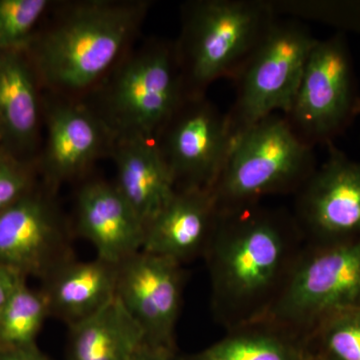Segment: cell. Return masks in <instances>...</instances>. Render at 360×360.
<instances>
[{
  "mask_svg": "<svg viewBox=\"0 0 360 360\" xmlns=\"http://www.w3.org/2000/svg\"><path fill=\"white\" fill-rule=\"evenodd\" d=\"M295 219L255 205L217 210L206 245L212 302L231 329L262 321L300 253Z\"/></svg>",
  "mask_w": 360,
  "mask_h": 360,
  "instance_id": "1",
  "label": "cell"
},
{
  "mask_svg": "<svg viewBox=\"0 0 360 360\" xmlns=\"http://www.w3.org/2000/svg\"><path fill=\"white\" fill-rule=\"evenodd\" d=\"M148 6L146 1L110 0L68 6L25 51L35 75L56 91L94 86L122 60Z\"/></svg>",
  "mask_w": 360,
  "mask_h": 360,
  "instance_id": "2",
  "label": "cell"
},
{
  "mask_svg": "<svg viewBox=\"0 0 360 360\" xmlns=\"http://www.w3.org/2000/svg\"><path fill=\"white\" fill-rule=\"evenodd\" d=\"M276 18L264 0L186 2L174 44L186 96H205L213 82L232 79Z\"/></svg>",
  "mask_w": 360,
  "mask_h": 360,
  "instance_id": "3",
  "label": "cell"
},
{
  "mask_svg": "<svg viewBox=\"0 0 360 360\" xmlns=\"http://www.w3.org/2000/svg\"><path fill=\"white\" fill-rule=\"evenodd\" d=\"M316 167L314 148L276 113L234 137L212 198L219 210L255 205L269 194L300 188Z\"/></svg>",
  "mask_w": 360,
  "mask_h": 360,
  "instance_id": "4",
  "label": "cell"
},
{
  "mask_svg": "<svg viewBox=\"0 0 360 360\" xmlns=\"http://www.w3.org/2000/svg\"><path fill=\"white\" fill-rule=\"evenodd\" d=\"M115 68L96 112L115 139L155 141L186 97L175 45L153 40Z\"/></svg>",
  "mask_w": 360,
  "mask_h": 360,
  "instance_id": "5",
  "label": "cell"
},
{
  "mask_svg": "<svg viewBox=\"0 0 360 360\" xmlns=\"http://www.w3.org/2000/svg\"><path fill=\"white\" fill-rule=\"evenodd\" d=\"M355 307H360V239L311 245L300 253L260 321L307 340L322 321Z\"/></svg>",
  "mask_w": 360,
  "mask_h": 360,
  "instance_id": "6",
  "label": "cell"
},
{
  "mask_svg": "<svg viewBox=\"0 0 360 360\" xmlns=\"http://www.w3.org/2000/svg\"><path fill=\"white\" fill-rule=\"evenodd\" d=\"M317 39L300 20L277 15L232 78L236 99L226 115L233 139L265 117L288 112Z\"/></svg>",
  "mask_w": 360,
  "mask_h": 360,
  "instance_id": "7",
  "label": "cell"
},
{
  "mask_svg": "<svg viewBox=\"0 0 360 360\" xmlns=\"http://www.w3.org/2000/svg\"><path fill=\"white\" fill-rule=\"evenodd\" d=\"M360 115V92L347 34L317 39L285 115L307 146H330Z\"/></svg>",
  "mask_w": 360,
  "mask_h": 360,
  "instance_id": "8",
  "label": "cell"
},
{
  "mask_svg": "<svg viewBox=\"0 0 360 360\" xmlns=\"http://www.w3.org/2000/svg\"><path fill=\"white\" fill-rule=\"evenodd\" d=\"M226 113L203 96H186L155 139L176 191H212L231 150Z\"/></svg>",
  "mask_w": 360,
  "mask_h": 360,
  "instance_id": "9",
  "label": "cell"
},
{
  "mask_svg": "<svg viewBox=\"0 0 360 360\" xmlns=\"http://www.w3.org/2000/svg\"><path fill=\"white\" fill-rule=\"evenodd\" d=\"M295 221L310 245H333L360 239V161L335 144L300 187Z\"/></svg>",
  "mask_w": 360,
  "mask_h": 360,
  "instance_id": "10",
  "label": "cell"
},
{
  "mask_svg": "<svg viewBox=\"0 0 360 360\" xmlns=\"http://www.w3.org/2000/svg\"><path fill=\"white\" fill-rule=\"evenodd\" d=\"M181 293L179 262L141 250L118 264L116 296L148 345L172 349Z\"/></svg>",
  "mask_w": 360,
  "mask_h": 360,
  "instance_id": "11",
  "label": "cell"
},
{
  "mask_svg": "<svg viewBox=\"0 0 360 360\" xmlns=\"http://www.w3.org/2000/svg\"><path fill=\"white\" fill-rule=\"evenodd\" d=\"M65 224L56 205L32 191L0 212V264L25 278L49 276L66 258Z\"/></svg>",
  "mask_w": 360,
  "mask_h": 360,
  "instance_id": "12",
  "label": "cell"
},
{
  "mask_svg": "<svg viewBox=\"0 0 360 360\" xmlns=\"http://www.w3.org/2000/svg\"><path fill=\"white\" fill-rule=\"evenodd\" d=\"M46 124L42 167L54 186L79 176L105 151L111 153L115 135L101 116L84 104H51Z\"/></svg>",
  "mask_w": 360,
  "mask_h": 360,
  "instance_id": "13",
  "label": "cell"
},
{
  "mask_svg": "<svg viewBox=\"0 0 360 360\" xmlns=\"http://www.w3.org/2000/svg\"><path fill=\"white\" fill-rule=\"evenodd\" d=\"M77 229L94 245L97 257L113 264L139 252L146 224L115 184L92 181L77 196Z\"/></svg>",
  "mask_w": 360,
  "mask_h": 360,
  "instance_id": "14",
  "label": "cell"
},
{
  "mask_svg": "<svg viewBox=\"0 0 360 360\" xmlns=\"http://www.w3.org/2000/svg\"><path fill=\"white\" fill-rule=\"evenodd\" d=\"M217 215L212 191H176L146 226L141 250L180 264L205 250Z\"/></svg>",
  "mask_w": 360,
  "mask_h": 360,
  "instance_id": "15",
  "label": "cell"
},
{
  "mask_svg": "<svg viewBox=\"0 0 360 360\" xmlns=\"http://www.w3.org/2000/svg\"><path fill=\"white\" fill-rule=\"evenodd\" d=\"M111 155L116 165V188L148 226L176 193L155 139L116 137Z\"/></svg>",
  "mask_w": 360,
  "mask_h": 360,
  "instance_id": "16",
  "label": "cell"
},
{
  "mask_svg": "<svg viewBox=\"0 0 360 360\" xmlns=\"http://www.w3.org/2000/svg\"><path fill=\"white\" fill-rule=\"evenodd\" d=\"M35 77L25 51H0V141L15 156L32 148L39 134Z\"/></svg>",
  "mask_w": 360,
  "mask_h": 360,
  "instance_id": "17",
  "label": "cell"
},
{
  "mask_svg": "<svg viewBox=\"0 0 360 360\" xmlns=\"http://www.w3.org/2000/svg\"><path fill=\"white\" fill-rule=\"evenodd\" d=\"M118 265L96 257L90 262H68L49 278L44 295L51 314L70 326L91 316L116 295Z\"/></svg>",
  "mask_w": 360,
  "mask_h": 360,
  "instance_id": "18",
  "label": "cell"
},
{
  "mask_svg": "<svg viewBox=\"0 0 360 360\" xmlns=\"http://www.w3.org/2000/svg\"><path fill=\"white\" fill-rule=\"evenodd\" d=\"M146 343L143 331L117 296L70 326L68 360H131Z\"/></svg>",
  "mask_w": 360,
  "mask_h": 360,
  "instance_id": "19",
  "label": "cell"
},
{
  "mask_svg": "<svg viewBox=\"0 0 360 360\" xmlns=\"http://www.w3.org/2000/svg\"><path fill=\"white\" fill-rule=\"evenodd\" d=\"M231 330L193 360H304L309 354L305 338L269 322H253Z\"/></svg>",
  "mask_w": 360,
  "mask_h": 360,
  "instance_id": "20",
  "label": "cell"
},
{
  "mask_svg": "<svg viewBox=\"0 0 360 360\" xmlns=\"http://www.w3.org/2000/svg\"><path fill=\"white\" fill-rule=\"evenodd\" d=\"M49 314L44 292L28 288L23 278L0 311V349L35 345L37 336Z\"/></svg>",
  "mask_w": 360,
  "mask_h": 360,
  "instance_id": "21",
  "label": "cell"
},
{
  "mask_svg": "<svg viewBox=\"0 0 360 360\" xmlns=\"http://www.w3.org/2000/svg\"><path fill=\"white\" fill-rule=\"evenodd\" d=\"M319 360H360V307L328 316L307 335Z\"/></svg>",
  "mask_w": 360,
  "mask_h": 360,
  "instance_id": "22",
  "label": "cell"
},
{
  "mask_svg": "<svg viewBox=\"0 0 360 360\" xmlns=\"http://www.w3.org/2000/svg\"><path fill=\"white\" fill-rule=\"evenodd\" d=\"M276 15L311 20L338 32L360 33V0H276L270 1Z\"/></svg>",
  "mask_w": 360,
  "mask_h": 360,
  "instance_id": "23",
  "label": "cell"
},
{
  "mask_svg": "<svg viewBox=\"0 0 360 360\" xmlns=\"http://www.w3.org/2000/svg\"><path fill=\"white\" fill-rule=\"evenodd\" d=\"M47 0H0V51H26Z\"/></svg>",
  "mask_w": 360,
  "mask_h": 360,
  "instance_id": "24",
  "label": "cell"
},
{
  "mask_svg": "<svg viewBox=\"0 0 360 360\" xmlns=\"http://www.w3.org/2000/svg\"><path fill=\"white\" fill-rule=\"evenodd\" d=\"M32 191L27 165L0 146V212Z\"/></svg>",
  "mask_w": 360,
  "mask_h": 360,
  "instance_id": "25",
  "label": "cell"
},
{
  "mask_svg": "<svg viewBox=\"0 0 360 360\" xmlns=\"http://www.w3.org/2000/svg\"><path fill=\"white\" fill-rule=\"evenodd\" d=\"M23 277L0 264V311Z\"/></svg>",
  "mask_w": 360,
  "mask_h": 360,
  "instance_id": "26",
  "label": "cell"
},
{
  "mask_svg": "<svg viewBox=\"0 0 360 360\" xmlns=\"http://www.w3.org/2000/svg\"><path fill=\"white\" fill-rule=\"evenodd\" d=\"M0 360H49L35 345L30 347L0 349Z\"/></svg>",
  "mask_w": 360,
  "mask_h": 360,
  "instance_id": "27",
  "label": "cell"
},
{
  "mask_svg": "<svg viewBox=\"0 0 360 360\" xmlns=\"http://www.w3.org/2000/svg\"><path fill=\"white\" fill-rule=\"evenodd\" d=\"M131 360H174V355H172V349L153 347L144 343L137 349Z\"/></svg>",
  "mask_w": 360,
  "mask_h": 360,
  "instance_id": "28",
  "label": "cell"
},
{
  "mask_svg": "<svg viewBox=\"0 0 360 360\" xmlns=\"http://www.w3.org/2000/svg\"><path fill=\"white\" fill-rule=\"evenodd\" d=\"M304 360H319V359H317V357L315 356L314 354H312L311 352H309V355H307V356L305 357Z\"/></svg>",
  "mask_w": 360,
  "mask_h": 360,
  "instance_id": "29",
  "label": "cell"
},
{
  "mask_svg": "<svg viewBox=\"0 0 360 360\" xmlns=\"http://www.w3.org/2000/svg\"><path fill=\"white\" fill-rule=\"evenodd\" d=\"M0 146H1V141H0Z\"/></svg>",
  "mask_w": 360,
  "mask_h": 360,
  "instance_id": "30",
  "label": "cell"
}]
</instances>
